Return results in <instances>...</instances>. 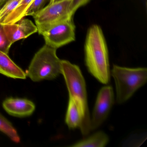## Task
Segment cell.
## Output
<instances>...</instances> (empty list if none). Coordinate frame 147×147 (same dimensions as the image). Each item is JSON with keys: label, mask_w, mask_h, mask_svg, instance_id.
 Here are the masks:
<instances>
[{"label": "cell", "mask_w": 147, "mask_h": 147, "mask_svg": "<svg viewBox=\"0 0 147 147\" xmlns=\"http://www.w3.org/2000/svg\"><path fill=\"white\" fill-rule=\"evenodd\" d=\"M12 45L6 34L4 25L0 23V51L8 55Z\"/></svg>", "instance_id": "obj_15"}, {"label": "cell", "mask_w": 147, "mask_h": 147, "mask_svg": "<svg viewBox=\"0 0 147 147\" xmlns=\"http://www.w3.org/2000/svg\"><path fill=\"white\" fill-rule=\"evenodd\" d=\"M117 92V101L122 104L144 85L147 80L146 68H130L113 65L111 71Z\"/></svg>", "instance_id": "obj_3"}, {"label": "cell", "mask_w": 147, "mask_h": 147, "mask_svg": "<svg viewBox=\"0 0 147 147\" xmlns=\"http://www.w3.org/2000/svg\"><path fill=\"white\" fill-rule=\"evenodd\" d=\"M114 100L113 90L111 86H105L99 92L90 121L91 131L99 127L106 119Z\"/></svg>", "instance_id": "obj_7"}, {"label": "cell", "mask_w": 147, "mask_h": 147, "mask_svg": "<svg viewBox=\"0 0 147 147\" xmlns=\"http://www.w3.org/2000/svg\"><path fill=\"white\" fill-rule=\"evenodd\" d=\"M21 0H10L0 8V23L3 22L6 18L14 10Z\"/></svg>", "instance_id": "obj_14"}, {"label": "cell", "mask_w": 147, "mask_h": 147, "mask_svg": "<svg viewBox=\"0 0 147 147\" xmlns=\"http://www.w3.org/2000/svg\"><path fill=\"white\" fill-rule=\"evenodd\" d=\"M3 25L7 38L12 45L17 41L27 38L38 32L36 25L25 18L14 24Z\"/></svg>", "instance_id": "obj_8"}, {"label": "cell", "mask_w": 147, "mask_h": 147, "mask_svg": "<svg viewBox=\"0 0 147 147\" xmlns=\"http://www.w3.org/2000/svg\"><path fill=\"white\" fill-rule=\"evenodd\" d=\"M50 0H34L25 13L24 17L33 16L43 9L46 3Z\"/></svg>", "instance_id": "obj_16"}, {"label": "cell", "mask_w": 147, "mask_h": 147, "mask_svg": "<svg viewBox=\"0 0 147 147\" xmlns=\"http://www.w3.org/2000/svg\"><path fill=\"white\" fill-rule=\"evenodd\" d=\"M76 26L73 18L53 26L44 32L45 44L57 49L76 40Z\"/></svg>", "instance_id": "obj_6"}, {"label": "cell", "mask_w": 147, "mask_h": 147, "mask_svg": "<svg viewBox=\"0 0 147 147\" xmlns=\"http://www.w3.org/2000/svg\"><path fill=\"white\" fill-rule=\"evenodd\" d=\"M71 0H59L45 7L32 16L40 35L61 22L73 18L71 10Z\"/></svg>", "instance_id": "obj_5"}, {"label": "cell", "mask_w": 147, "mask_h": 147, "mask_svg": "<svg viewBox=\"0 0 147 147\" xmlns=\"http://www.w3.org/2000/svg\"><path fill=\"white\" fill-rule=\"evenodd\" d=\"M107 135L102 131H99L81 141L76 143L71 147H104L109 142Z\"/></svg>", "instance_id": "obj_11"}, {"label": "cell", "mask_w": 147, "mask_h": 147, "mask_svg": "<svg viewBox=\"0 0 147 147\" xmlns=\"http://www.w3.org/2000/svg\"><path fill=\"white\" fill-rule=\"evenodd\" d=\"M34 0H21L16 8L6 18L3 24H13L25 18V13Z\"/></svg>", "instance_id": "obj_12"}, {"label": "cell", "mask_w": 147, "mask_h": 147, "mask_svg": "<svg viewBox=\"0 0 147 147\" xmlns=\"http://www.w3.org/2000/svg\"><path fill=\"white\" fill-rule=\"evenodd\" d=\"M90 0H71V10L74 15L76 12L81 7L86 5Z\"/></svg>", "instance_id": "obj_17"}, {"label": "cell", "mask_w": 147, "mask_h": 147, "mask_svg": "<svg viewBox=\"0 0 147 147\" xmlns=\"http://www.w3.org/2000/svg\"><path fill=\"white\" fill-rule=\"evenodd\" d=\"M84 50L86 66L90 74L101 83L108 84L110 80L108 48L99 26L93 25L89 27Z\"/></svg>", "instance_id": "obj_1"}, {"label": "cell", "mask_w": 147, "mask_h": 147, "mask_svg": "<svg viewBox=\"0 0 147 147\" xmlns=\"http://www.w3.org/2000/svg\"><path fill=\"white\" fill-rule=\"evenodd\" d=\"M61 74L64 77L69 98L81 106L87 123L90 127L91 119L88 105L86 82L80 67L69 61L61 60Z\"/></svg>", "instance_id": "obj_4"}, {"label": "cell", "mask_w": 147, "mask_h": 147, "mask_svg": "<svg viewBox=\"0 0 147 147\" xmlns=\"http://www.w3.org/2000/svg\"><path fill=\"white\" fill-rule=\"evenodd\" d=\"M10 0H0V8Z\"/></svg>", "instance_id": "obj_18"}, {"label": "cell", "mask_w": 147, "mask_h": 147, "mask_svg": "<svg viewBox=\"0 0 147 147\" xmlns=\"http://www.w3.org/2000/svg\"><path fill=\"white\" fill-rule=\"evenodd\" d=\"M0 74L9 78L26 79V73L17 65L7 54L0 51Z\"/></svg>", "instance_id": "obj_10"}, {"label": "cell", "mask_w": 147, "mask_h": 147, "mask_svg": "<svg viewBox=\"0 0 147 147\" xmlns=\"http://www.w3.org/2000/svg\"><path fill=\"white\" fill-rule=\"evenodd\" d=\"M3 108L10 115L18 117L30 116L36 109L35 104L29 100L10 98L3 102Z\"/></svg>", "instance_id": "obj_9"}, {"label": "cell", "mask_w": 147, "mask_h": 147, "mask_svg": "<svg viewBox=\"0 0 147 147\" xmlns=\"http://www.w3.org/2000/svg\"><path fill=\"white\" fill-rule=\"evenodd\" d=\"M0 131L6 134L16 143L20 142V138L11 123L0 113Z\"/></svg>", "instance_id": "obj_13"}, {"label": "cell", "mask_w": 147, "mask_h": 147, "mask_svg": "<svg viewBox=\"0 0 147 147\" xmlns=\"http://www.w3.org/2000/svg\"><path fill=\"white\" fill-rule=\"evenodd\" d=\"M26 74L37 82L52 80L61 74V60L57 55V49L45 44L33 57Z\"/></svg>", "instance_id": "obj_2"}]
</instances>
